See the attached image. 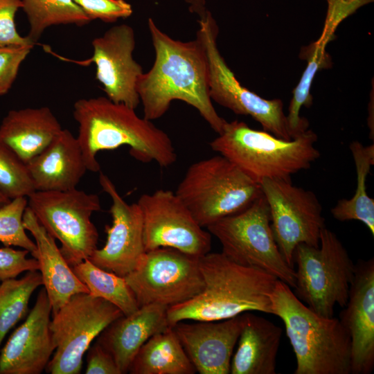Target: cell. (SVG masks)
Wrapping results in <instances>:
<instances>
[{"mask_svg":"<svg viewBox=\"0 0 374 374\" xmlns=\"http://www.w3.org/2000/svg\"><path fill=\"white\" fill-rule=\"evenodd\" d=\"M148 25L155 59L136 84L143 117L150 121L159 118L172 101L181 100L196 109L210 127L220 134L226 121L217 114L209 96L208 60L199 36L183 42L163 32L151 18Z\"/></svg>","mask_w":374,"mask_h":374,"instance_id":"obj_1","label":"cell"},{"mask_svg":"<svg viewBox=\"0 0 374 374\" xmlns=\"http://www.w3.org/2000/svg\"><path fill=\"white\" fill-rule=\"evenodd\" d=\"M73 116L78 125L77 139L89 171H100L96 157L100 151L125 145L130 147L132 157L143 163L155 161L168 167L177 161L168 134L123 103L107 96L81 98L73 104Z\"/></svg>","mask_w":374,"mask_h":374,"instance_id":"obj_2","label":"cell"},{"mask_svg":"<svg viewBox=\"0 0 374 374\" xmlns=\"http://www.w3.org/2000/svg\"><path fill=\"white\" fill-rule=\"evenodd\" d=\"M203 290L190 300L168 307L170 326L181 321H219L250 311L272 314L270 295L274 276L258 268L244 266L223 253L199 258Z\"/></svg>","mask_w":374,"mask_h":374,"instance_id":"obj_3","label":"cell"},{"mask_svg":"<svg viewBox=\"0 0 374 374\" xmlns=\"http://www.w3.org/2000/svg\"><path fill=\"white\" fill-rule=\"evenodd\" d=\"M270 299L296 357L294 374H351L350 337L339 319L319 315L278 279Z\"/></svg>","mask_w":374,"mask_h":374,"instance_id":"obj_4","label":"cell"},{"mask_svg":"<svg viewBox=\"0 0 374 374\" xmlns=\"http://www.w3.org/2000/svg\"><path fill=\"white\" fill-rule=\"evenodd\" d=\"M317 141L312 130L288 141L235 120L226 121L209 145L260 184L265 179L291 180L292 175L308 169L320 157Z\"/></svg>","mask_w":374,"mask_h":374,"instance_id":"obj_5","label":"cell"},{"mask_svg":"<svg viewBox=\"0 0 374 374\" xmlns=\"http://www.w3.org/2000/svg\"><path fill=\"white\" fill-rule=\"evenodd\" d=\"M175 193L197 222L206 228L243 211L262 192L260 184L220 154L191 164Z\"/></svg>","mask_w":374,"mask_h":374,"instance_id":"obj_6","label":"cell"},{"mask_svg":"<svg viewBox=\"0 0 374 374\" xmlns=\"http://www.w3.org/2000/svg\"><path fill=\"white\" fill-rule=\"evenodd\" d=\"M293 262L296 264L295 295L320 316L333 317L335 307L347 303L355 264L337 235L326 226L318 247L299 244Z\"/></svg>","mask_w":374,"mask_h":374,"instance_id":"obj_7","label":"cell"},{"mask_svg":"<svg viewBox=\"0 0 374 374\" xmlns=\"http://www.w3.org/2000/svg\"><path fill=\"white\" fill-rule=\"evenodd\" d=\"M222 244L223 253L235 262L260 269L294 289V267L284 259L271 228L268 204L262 194L247 208L206 227Z\"/></svg>","mask_w":374,"mask_h":374,"instance_id":"obj_8","label":"cell"},{"mask_svg":"<svg viewBox=\"0 0 374 374\" xmlns=\"http://www.w3.org/2000/svg\"><path fill=\"white\" fill-rule=\"evenodd\" d=\"M27 198L28 207L40 224L60 242V251L70 267L89 258L98 241V230L91 219L101 208L98 195L75 188L35 190Z\"/></svg>","mask_w":374,"mask_h":374,"instance_id":"obj_9","label":"cell"},{"mask_svg":"<svg viewBox=\"0 0 374 374\" xmlns=\"http://www.w3.org/2000/svg\"><path fill=\"white\" fill-rule=\"evenodd\" d=\"M197 35L202 40L208 60V82L212 101L236 114L251 116L274 136L292 140L283 103L267 100L242 85L228 66L217 46L218 28L208 12L200 15Z\"/></svg>","mask_w":374,"mask_h":374,"instance_id":"obj_10","label":"cell"},{"mask_svg":"<svg viewBox=\"0 0 374 374\" xmlns=\"http://www.w3.org/2000/svg\"><path fill=\"white\" fill-rule=\"evenodd\" d=\"M52 315L50 329L55 349L45 370L51 374H78L93 340L124 314L104 299L78 293Z\"/></svg>","mask_w":374,"mask_h":374,"instance_id":"obj_11","label":"cell"},{"mask_svg":"<svg viewBox=\"0 0 374 374\" xmlns=\"http://www.w3.org/2000/svg\"><path fill=\"white\" fill-rule=\"evenodd\" d=\"M199 258L171 247L156 248L145 251L124 278L140 306L157 303L170 307L203 290Z\"/></svg>","mask_w":374,"mask_h":374,"instance_id":"obj_12","label":"cell"},{"mask_svg":"<svg viewBox=\"0 0 374 374\" xmlns=\"http://www.w3.org/2000/svg\"><path fill=\"white\" fill-rule=\"evenodd\" d=\"M270 212L271 228L285 261L294 267V252L299 244L318 247L326 226L322 206L311 190L291 180L265 179L260 184Z\"/></svg>","mask_w":374,"mask_h":374,"instance_id":"obj_13","label":"cell"},{"mask_svg":"<svg viewBox=\"0 0 374 374\" xmlns=\"http://www.w3.org/2000/svg\"><path fill=\"white\" fill-rule=\"evenodd\" d=\"M137 204L143 215L145 251L171 247L196 257L210 252L211 234L197 222L175 192L159 189L145 193Z\"/></svg>","mask_w":374,"mask_h":374,"instance_id":"obj_14","label":"cell"},{"mask_svg":"<svg viewBox=\"0 0 374 374\" xmlns=\"http://www.w3.org/2000/svg\"><path fill=\"white\" fill-rule=\"evenodd\" d=\"M135 44L130 26H114L92 40V56L80 63L95 64L96 78L109 99L136 109L141 103L136 84L143 71L133 57Z\"/></svg>","mask_w":374,"mask_h":374,"instance_id":"obj_15","label":"cell"},{"mask_svg":"<svg viewBox=\"0 0 374 374\" xmlns=\"http://www.w3.org/2000/svg\"><path fill=\"white\" fill-rule=\"evenodd\" d=\"M99 184L112 199L109 212L112 223L105 226L104 247L97 248L89 260L103 269L125 277L145 252L142 212L137 202L130 204L124 200L103 172L99 175Z\"/></svg>","mask_w":374,"mask_h":374,"instance_id":"obj_16","label":"cell"},{"mask_svg":"<svg viewBox=\"0 0 374 374\" xmlns=\"http://www.w3.org/2000/svg\"><path fill=\"white\" fill-rule=\"evenodd\" d=\"M51 305L44 287L25 321L0 352V374H40L55 349L50 329Z\"/></svg>","mask_w":374,"mask_h":374,"instance_id":"obj_17","label":"cell"},{"mask_svg":"<svg viewBox=\"0 0 374 374\" xmlns=\"http://www.w3.org/2000/svg\"><path fill=\"white\" fill-rule=\"evenodd\" d=\"M244 313L219 321H181L173 328L190 361L199 374H229Z\"/></svg>","mask_w":374,"mask_h":374,"instance_id":"obj_18","label":"cell"},{"mask_svg":"<svg viewBox=\"0 0 374 374\" xmlns=\"http://www.w3.org/2000/svg\"><path fill=\"white\" fill-rule=\"evenodd\" d=\"M351 342V374H370L374 368V260H359L348 299L339 319Z\"/></svg>","mask_w":374,"mask_h":374,"instance_id":"obj_19","label":"cell"},{"mask_svg":"<svg viewBox=\"0 0 374 374\" xmlns=\"http://www.w3.org/2000/svg\"><path fill=\"white\" fill-rule=\"evenodd\" d=\"M168 306L151 303L129 315H123L107 326L97 342L114 359L121 374L128 373L130 364L141 347L154 335L170 326Z\"/></svg>","mask_w":374,"mask_h":374,"instance_id":"obj_20","label":"cell"},{"mask_svg":"<svg viewBox=\"0 0 374 374\" xmlns=\"http://www.w3.org/2000/svg\"><path fill=\"white\" fill-rule=\"evenodd\" d=\"M26 164L35 190L75 188L88 170L78 139L67 129Z\"/></svg>","mask_w":374,"mask_h":374,"instance_id":"obj_21","label":"cell"},{"mask_svg":"<svg viewBox=\"0 0 374 374\" xmlns=\"http://www.w3.org/2000/svg\"><path fill=\"white\" fill-rule=\"evenodd\" d=\"M23 224L35 238L43 285L49 299L52 314H55L70 298L78 293H89L87 286L78 278L70 267L55 239L40 224L27 206Z\"/></svg>","mask_w":374,"mask_h":374,"instance_id":"obj_22","label":"cell"},{"mask_svg":"<svg viewBox=\"0 0 374 374\" xmlns=\"http://www.w3.org/2000/svg\"><path fill=\"white\" fill-rule=\"evenodd\" d=\"M282 329L263 317L244 313L231 374H275Z\"/></svg>","mask_w":374,"mask_h":374,"instance_id":"obj_23","label":"cell"},{"mask_svg":"<svg viewBox=\"0 0 374 374\" xmlns=\"http://www.w3.org/2000/svg\"><path fill=\"white\" fill-rule=\"evenodd\" d=\"M48 107L12 109L0 125V141L27 163L40 153L62 130Z\"/></svg>","mask_w":374,"mask_h":374,"instance_id":"obj_24","label":"cell"},{"mask_svg":"<svg viewBox=\"0 0 374 374\" xmlns=\"http://www.w3.org/2000/svg\"><path fill=\"white\" fill-rule=\"evenodd\" d=\"M196 372L172 326L148 339L135 355L128 371L131 374Z\"/></svg>","mask_w":374,"mask_h":374,"instance_id":"obj_25","label":"cell"},{"mask_svg":"<svg viewBox=\"0 0 374 374\" xmlns=\"http://www.w3.org/2000/svg\"><path fill=\"white\" fill-rule=\"evenodd\" d=\"M357 175V187L350 199H341L331 208L334 218L340 222L357 220L374 235V199L366 192V179L374 164V144L364 146L354 141L349 145Z\"/></svg>","mask_w":374,"mask_h":374,"instance_id":"obj_26","label":"cell"},{"mask_svg":"<svg viewBox=\"0 0 374 374\" xmlns=\"http://www.w3.org/2000/svg\"><path fill=\"white\" fill-rule=\"evenodd\" d=\"M72 269L87 286L89 294L112 303L124 315L131 314L140 308L124 277L97 267L89 259L72 267Z\"/></svg>","mask_w":374,"mask_h":374,"instance_id":"obj_27","label":"cell"},{"mask_svg":"<svg viewBox=\"0 0 374 374\" xmlns=\"http://www.w3.org/2000/svg\"><path fill=\"white\" fill-rule=\"evenodd\" d=\"M29 23L27 37L35 44L44 30L57 25H87L91 21L73 0H21Z\"/></svg>","mask_w":374,"mask_h":374,"instance_id":"obj_28","label":"cell"},{"mask_svg":"<svg viewBox=\"0 0 374 374\" xmlns=\"http://www.w3.org/2000/svg\"><path fill=\"white\" fill-rule=\"evenodd\" d=\"M43 285L38 270L28 271L19 279L10 278L0 284V346L10 330L24 319L34 291Z\"/></svg>","mask_w":374,"mask_h":374,"instance_id":"obj_29","label":"cell"},{"mask_svg":"<svg viewBox=\"0 0 374 374\" xmlns=\"http://www.w3.org/2000/svg\"><path fill=\"white\" fill-rule=\"evenodd\" d=\"M332 35L323 31L320 38L310 46L304 48V59L308 64L297 86L293 90V96L290 101L288 114L286 115L288 125L292 131L302 129L306 119L299 115L302 106L310 107L312 103L310 93L311 86L317 71L330 64V57L326 51V46L332 37Z\"/></svg>","mask_w":374,"mask_h":374,"instance_id":"obj_30","label":"cell"},{"mask_svg":"<svg viewBox=\"0 0 374 374\" xmlns=\"http://www.w3.org/2000/svg\"><path fill=\"white\" fill-rule=\"evenodd\" d=\"M0 190L10 199L35 191L27 164L0 141Z\"/></svg>","mask_w":374,"mask_h":374,"instance_id":"obj_31","label":"cell"},{"mask_svg":"<svg viewBox=\"0 0 374 374\" xmlns=\"http://www.w3.org/2000/svg\"><path fill=\"white\" fill-rule=\"evenodd\" d=\"M27 206L28 198L19 197L0 208V242L6 247L15 246L26 249L37 258L36 243L28 236L23 224Z\"/></svg>","mask_w":374,"mask_h":374,"instance_id":"obj_32","label":"cell"},{"mask_svg":"<svg viewBox=\"0 0 374 374\" xmlns=\"http://www.w3.org/2000/svg\"><path fill=\"white\" fill-rule=\"evenodd\" d=\"M34 46H0V96L9 91L16 80L21 63Z\"/></svg>","mask_w":374,"mask_h":374,"instance_id":"obj_33","label":"cell"},{"mask_svg":"<svg viewBox=\"0 0 374 374\" xmlns=\"http://www.w3.org/2000/svg\"><path fill=\"white\" fill-rule=\"evenodd\" d=\"M91 21L113 23L132 14L131 5L124 0H73Z\"/></svg>","mask_w":374,"mask_h":374,"instance_id":"obj_34","label":"cell"},{"mask_svg":"<svg viewBox=\"0 0 374 374\" xmlns=\"http://www.w3.org/2000/svg\"><path fill=\"white\" fill-rule=\"evenodd\" d=\"M21 8V0H0V46L35 44L16 28L15 15Z\"/></svg>","mask_w":374,"mask_h":374,"instance_id":"obj_35","label":"cell"},{"mask_svg":"<svg viewBox=\"0 0 374 374\" xmlns=\"http://www.w3.org/2000/svg\"><path fill=\"white\" fill-rule=\"evenodd\" d=\"M26 249H14L10 247L0 248V281L15 278L24 271L39 269L38 260L27 258Z\"/></svg>","mask_w":374,"mask_h":374,"instance_id":"obj_36","label":"cell"},{"mask_svg":"<svg viewBox=\"0 0 374 374\" xmlns=\"http://www.w3.org/2000/svg\"><path fill=\"white\" fill-rule=\"evenodd\" d=\"M87 362V374H121L113 357L97 341L88 348Z\"/></svg>","mask_w":374,"mask_h":374,"instance_id":"obj_37","label":"cell"},{"mask_svg":"<svg viewBox=\"0 0 374 374\" xmlns=\"http://www.w3.org/2000/svg\"><path fill=\"white\" fill-rule=\"evenodd\" d=\"M11 199H9L1 190H0V208L4 205L8 204Z\"/></svg>","mask_w":374,"mask_h":374,"instance_id":"obj_38","label":"cell"},{"mask_svg":"<svg viewBox=\"0 0 374 374\" xmlns=\"http://www.w3.org/2000/svg\"><path fill=\"white\" fill-rule=\"evenodd\" d=\"M370 1H372L373 0H369Z\"/></svg>","mask_w":374,"mask_h":374,"instance_id":"obj_39","label":"cell"}]
</instances>
